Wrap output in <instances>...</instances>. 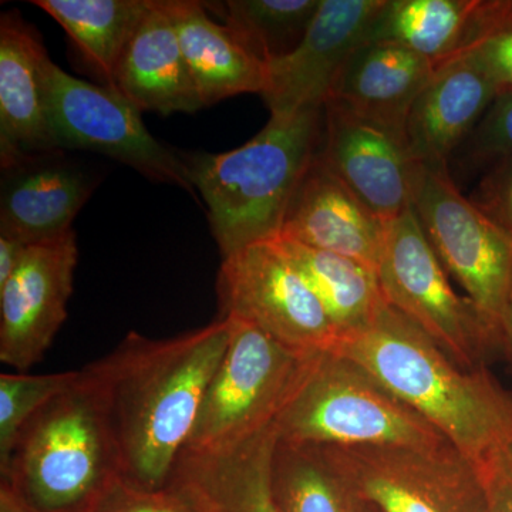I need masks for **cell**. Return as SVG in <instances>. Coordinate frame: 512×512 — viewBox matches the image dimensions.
Listing matches in <instances>:
<instances>
[{
    "label": "cell",
    "mask_w": 512,
    "mask_h": 512,
    "mask_svg": "<svg viewBox=\"0 0 512 512\" xmlns=\"http://www.w3.org/2000/svg\"><path fill=\"white\" fill-rule=\"evenodd\" d=\"M42 36L9 10L0 18V164L56 150L49 127V70Z\"/></svg>",
    "instance_id": "2e32d148"
},
{
    "label": "cell",
    "mask_w": 512,
    "mask_h": 512,
    "mask_svg": "<svg viewBox=\"0 0 512 512\" xmlns=\"http://www.w3.org/2000/svg\"><path fill=\"white\" fill-rule=\"evenodd\" d=\"M477 5L478 0H384L365 43H392L431 62H447L463 46Z\"/></svg>",
    "instance_id": "d4e9b609"
},
{
    "label": "cell",
    "mask_w": 512,
    "mask_h": 512,
    "mask_svg": "<svg viewBox=\"0 0 512 512\" xmlns=\"http://www.w3.org/2000/svg\"><path fill=\"white\" fill-rule=\"evenodd\" d=\"M412 207L447 274L463 286L500 346L512 241L461 194L448 164H417Z\"/></svg>",
    "instance_id": "52a82bcc"
},
{
    "label": "cell",
    "mask_w": 512,
    "mask_h": 512,
    "mask_svg": "<svg viewBox=\"0 0 512 512\" xmlns=\"http://www.w3.org/2000/svg\"><path fill=\"white\" fill-rule=\"evenodd\" d=\"M279 441L318 447H439L448 441L362 367L316 353L275 423Z\"/></svg>",
    "instance_id": "5b68a950"
},
{
    "label": "cell",
    "mask_w": 512,
    "mask_h": 512,
    "mask_svg": "<svg viewBox=\"0 0 512 512\" xmlns=\"http://www.w3.org/2000/svg\"><path fill=\"white\" fill-rule=\"evenodd\" d=\"M320 448L357 500L379 512H488L480 468L453 444Z\"/></svg>",
    "instance_id": "9c48e42d"
},
{
    "label": "cell",
    "mask_w": 512,
    "mask_h": 512,
    "mask_svg": "<svg viewBox=\"0 0 512 512\" xmlns=\"http://www.w3.org/2000/svg\"><path fill=\"white\" fill-rule=\"evenodd\" d=\"M470 200L512 241V156L485 170Z\"/></svg>",
    "instance_id": "1f68e13d"
},
{
    "label": "cell",
    "mask_w": 512,
    "mask_h": 512,
    "mask_svg": "<svg viewBox=\"0 0 512 512\" xmlns=\"http://www.w3.org/2000/svg\"><path fill=\"white\" fill-rule=\"evenodd\" d=\"M79 370L28 375H0V470L8 464L20 433L50 400L76 382Z\"/></svg>",
    "instance_id": "f1b7e54d"
},
{
    "label": "cell",
    "mask_w": 512,
    "mask_h": 512,
    "mask_svg": "<svg viewBox=\"0 0 512 512\" xmlns=\"http://www.w3.org/2000/svg\"><path fill=\"white\" fill-rule=\"evenodd\" d=\"M332 350L375 377L474 463L511 446L510 394L484 367L468 370L454 362L389 303Z\"/></svg>",
    "instance_id": "7a4b0ae2"
},
{
    "label": "cell",
    "mask_w": 512,
    "mask_h": 512,
    "mask_svg": "<svg viewBox=\"0 0 512 512\" xmlns=\"http://www.w3.org/2000/svg\"><path fill=\"white\" fill-rule=\"evenodd\" d=\"M488 512H512V444L494 451L481 463Z\"/></svg>",
    "instance_id": "d6a6232c"
},
{
    "label": "cell",
    "mask_w": 512,
    "mask_h": 512,
    "mask_svg": "<svg viewBox=\"0 0 512 512\" xmlns=\"http://www.w3.org/2000/svg\"><path fill=\"white\" fill-rule=\"evenodd\" d=\"M322 114L271 116L252 140L227 153H183L222 258L281 234L296 188L318 153Z\"/></svg>",
    "instance_id": "277c9868"
},
{
    "label": "cell",
    "mask_w": 512,
    "mask_h": 512,
    "mask_svg": "<svg viewBox=\"0 0 512 512\" xmlns=\"http://www.w3.org/2000/svg\"><path fill=\"white\" fill-rule=\"evenodd\" d=\"M454 56L480 67L498 94L512 92V0H478L466 39Z\"/></svg>",
    "instance_id": "83f0119b"
},
{
    "label": "cell",
    "mask_w": 512,
    "mask_h": 512,
    "mask_svg": "<svg viewBox=\"0 0 512 512\" xmlns=\"http://www.w3.org/2000/svg\"><path fill=\"white\" fill-rule=\"evenodd\" d=\"M262 62L291 55L318 13L320 0H224L204 2Z\"/></svg>",
    "instance_id": "484cf974"
},
{
    "label": "cell",
    "mask_w": 512,
    "mask_h": 512,
    "mask_svg": "<svg viewBox=\"0 0 512 512\" xmlns=\"http://www.w3.org/2000/svg\"><path fill=\"white\" fill-rule=\"evenodd\" d=\"M0 476L32 512H93L124 478L106 397L89 365L29 421Z\"/></svg>",
    "instance_id": "3957f363"
},
{
    "label": "cell",
    "mask_w": 512,
    "mask_h": 512,
    "mask_svg": "<svg viewBox=\"0 0 512 512\" xmlns=\"http://www.w3.org/2000/svg\"><path fill=\"white\" fill-rule=\"evenodd\" d=\"M231 333L227 318L174 338L130 332L109 355L90 363L131 484L147 490L170 484Z\"/></svg>",
    "instance_id": "6da1fadb"
},
{
    "label": "cell",
    "mask_w": 512,
    "mask_h": 512,
    "mask_svg": "<svg viewBox=\"0 0 512 512\" xmlns=\"http://www.w3.org/2000/svg\"><path fill=\"white\" fill-rule=\"evenodd\" d=\"M498 96L487 74L464 56L439 64L410 109L406 138L419 164H450Z\"/></svg>",
    "instance_id": "ac0fdd59"
},
{
    "label": "cell",
    "mask_w": 512,
    "mask_h": 512,
    "mask_svg": "<svg viewBox=\"0 0 512 512\" xmlns=\"http://www.w3.org/2000/svg\"><path fill=\"white\" fill-rule=\"evenodd\" d=\"M276 446L274 424L231 450L183 451L170 483L191 498L198 512H282L272 485Z\"/></svg>",
    "instance_id": "ffe728a7"
},
{
    "label": "cell",
    "mask_w": 512,
    "mask_h": 512,
    "mask_svg": "<svg viewBox=\"0 0 512 512\" xmlns=\"http://www.w3.org/2000/svg\"><path fill=\"white\" fill-rule=\"evenodd\" d=\"M377 276L386 302L464 369L483 367L485 353L498 346L476 306L454 291L413 207L386 225Z\"/></svg>",
    "instance_id": "ba28073f"
},
{
    "label": "cell",
    "mask_w": 512,
    "mask_h": 512,
    "mask_svg": "<svg viewBox=\"0 0 512 512\" xmlns=\"http://www.w3.org/2000/svg\"><path fill=\"white\" fill-rule=\"evenodd\" d=\"M386 225L316 153L296 188L279 235L355 259L377 272Z\"/></svg>",
    "instance_id": "e0dca14e"
},
{
    "label": "cell",
    "mask_w": 512,
    "mask_h": 512,
    "mask_svg": "<svg viewBox=\"0 0 512 512\" xmlns=\"http://www.w3.org/2000/svg\"><path fill=\"white\" fill-rule=\"evenodd\" d=\"M384 0H320L301 45L268 64L262 93L271 116L323 109L343 64L365 43Z\"/></svg>",
    "instance_id": "5bb4252c"
},
{
    "label": "cell",
    "mask_w": 512,
    "mask_h": 512,
    "mask_svg": "<svg viewBox=\"0 0 512 512\" xmlns=\"http://www.w3.org/2000/svg\"><path fill=\"white\" fill-rule=\"evenodd\" d=\"M500 346L512 362V279L510 291H508L507 303H505L503 319L500 325Z\"/></svg>",
    "instance_id": "e575fe53"
},
{
    "label": "cell",
    "mask_w": 512,
    "mask_h": 512,
    "mask_svg": "<svg viewBox=\"0 0 512 512\" xmlns=\"http://www.w3.org/2000/svg\"><path fill=\"white\" fill-rule=\"evenodd\" d=\"M66 153L32 154L2 168L0 235L33 245L74 231V218L96 190L99 174Z\"/></svg>",
    "instance_id": "9a60e30c"
},
{
    "label": "cell",
    "mask_w": 512,
    "mask_h": 512,
    "mask_svg": "<svg viewBox=\"0 0 512 512\" xmlns=\"http://www.w3.org/2000/svg\"><path fill=\"white\" fill-rule=\"evenodd\" d=\"M28 248L20 239L0 235V288L18 271Z\"/></svg>",
    "instance_id": "836d02e7"
},
{
    "label": "cell",
    "mask_w": 512,
    "mask_h": 512,
    "mask_svg": "<svg viewBox=\"0 0 512 512\" xmlns=\"http://www.w3.org/2000/svg\"><path fill=\"white\" fill-rule=\"evenodd\" d=\"M437 67L402 46L362 43L343 64L328 101L406 133L410 109Z\"/></svg>",
    "instance_id": "44dd1931"
},
{
    "label": "cell",
    "mask_w": 512,
    "mask_h": 512,
    "mask_svg": "<svg viewBox=\"0 0 512 512\" xmlns=\"http://www.w3.org/2000/svg\"><path fill=\"white\" fill-rule=\"evenodd\" d=\"M202 106L238 94L265 92L268 64L225 25L211 19L204 2L167 0Z\"/></svg>",
    "instance_id": "7402d4cb"
},
{
    "label": "cell",
    "mask_w": 512,
    "mask_h": 512,
    "mask_svg": "<svg viewBox=\"0 0 512 512\" xmlns=\"http://www.w3.org/2000/svg\"><path fill=\"white\" fill-rule=\"evenodd\" d=\"M62 26L83 62L114 90L117 66L150 0H33Z\"/></svg>",
    "instance_id": "cb8c5ba5"
},
{
    "label": "cell",
    "mask_w": 512,
    "mask_h": 512,
    "mask_svg": "<svg viewBox=\"0 0 512 512\" xmlns=\"http://www.w3.org/2000/svg\"><path fill=\"white\" fill-rule=\"evenodd\" d=\"M359 512H379L372 505L360 503Z\"/></svg>",
    "instance_id": "8d00e7d4"
},
{
    "label": "cell",
    "mask_w": 512,
    "mask_h": 512,
    "mask_svg": "<svg viewBox=\"0 0 512 512\" xmlns=\"http://www.w3.org/2000/svg\"><path fill=\"white\" fill-rule=\"evenodd\" d=\"M271 242L322 303L338 330L339 342L369 326L386 305L379 276L366 265L285 235Z\"/></svg>",
    "instance_id": "603a6c76"
},
{
    "label": "cell",
    "mask_w": 512,
    "mask_h": 512,
    "mask_svg": "<svg viewBox=\"0 0 512 512\" xmlns=\"http://www.w3.org/2000/svg\"><path fill=\"white\" fill-rule=\"evenodd\" d=\"M217 296L220 318L255 326L296 352H326L339 343L328 312L271 241L222 258Z\"/></svg>",
    "instance_id": "8fae6325"
},
{
    "label": "cell",
    "mask_w": 512,
    "mask_h": 512,
    "mask_svg": "<svg viewBox=\"0 0 512 512\" xmlns=\"http://www.w3.org/2000/svg\"><path fill=\"white\" fill-rule=\"evenodd\" d=\"M49 127L56 150L103 154L195 197L183 153L158 141L133 103L110 87L77 79L56 63L49 70Z\"/></svg>",
    "instance_id": "30bf717a"
},
{
    "label": "cell",
    "mask_w": 512,
    "mask_h": 512,
    "mask_svg": "<svg viewBox=\"0 0 512 512\" xmlns=\"http://www.w3.org/2000/svg\"><path fill=\"white\" fill-rule=\"evenodd\" d=\"M229 320L231 339L184 451L231 450L274 426L316 355L296 352L255 326Z\"/></svg>",
    "instance_id": "8992f818"
},
{
    "label": "cell",
    "mask_w": 512,
    "mask_h": 512,
    "mask_svg": "<svg viewBox=\"0 0 512 512\" xmlns=\"http://www.w3.org/2000/svg\"><path fill=\"white\" fill-rule=\"evenodd\" d=\"M318 154L384 224L412 207L419 163L400 128L328 101Z\"/></svg>",
    "instance_id": "7c38bea8"
},
{
    "label": "cell",
    "mask_w": 512,
    "mask_h": 512,
    "mask_svg": "<svg viewBox=\"0 0 512 512\" xmlns=\"http://www.w3.org/2000/svg\"><path fill=\"white\" fill-rule=\"evenodd\" d=\"M272 485L282 512H359L360 501L318 446L278 439Z\"/></svg>",
    "instance_id": "4316f807"
},
{
    "label": "cell",
    "mask_w": 512,
    "mask_h": 512,
    "mask_svg": "<svg viewBox=\"0 0 512 512\" xmlns=\"http://www.w3.org/2000/svg\"><path fill=\"white\" fill-rule=\"evenodd\" d=\"M114 90L141 113L170 116L204 109L167 0H150L121 55Z\"/></svg>",
    "instance_id": "d6986e66"
},
{
    "label": "cell",
    "mask_w": 512,
    "mask_h": 512,
    "mask_svg": "<svg viewBox=\"0 0 512 512\" xmlns=\"http://www.w3.org/2000/svg\"><path fill=\"white\" fill-rule=\"evenodd\" d=\"M93 512H198L190 497L170 483L158 490L131 484L126 478L111 488Z\"/></svg>",
    "instance_id": "4dcf8cb0"
},
{
    "label": "cell",
    "mask_w": 512,
    "mask_h": 512,
    "mask_svg": "<svg viewBox=\"0 0 512 512\" xmlns=\"http://www.w3.org/2000/svg\"><path fill=\"white\" fill-rule=\"evenodd\" d=\"M79 249L76 232L29 245L0 288V362L28 372L42 362L67 318Z\"/></svg>",
    "instance_id": "4fadbf2b"
},
{
    "label": "cell",
    "mask_w": 512,
    "mask_h": 512,
    "mask_svg": "<svg viewBox=\"0 0 512 512\" xmlns=\"http://www.w3.org/2000/svg\"><path fill=\"white\" fill-rule=\"evenodd\" d=\"M456 154L468 168L485 170L495 161L512 156V92L495 97L490 109Z\"/></svg>",
    "instance_id": "f546056e"
},
{
    "label": "cell",
    "mask_w": 512,
    "mask_h": 512,
    "mask_svg": "<svg viewBox=\"0 0 512 512\" xmlns=\"http://www.w3.org/2000/svg\"><path fill=\"white\" fill-rule=\"evenodd\" d=\"M0 512H32L13 494L8 485L0 483Z\"/></svg>",
    "instance_id": "d590c367"
}]
</instances>
